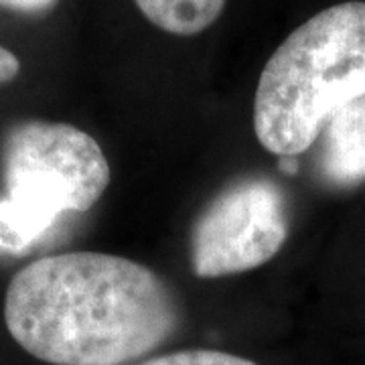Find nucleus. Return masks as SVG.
I'll return each instance as SVG.
<instances>
[{
	"instance_id": "nucleus-1",
	"label": "nucleus",
	"mask_w": 365,
	"mask_h": 365,
	"mask_svg": "<svg viewBox=\"0 0 365 365\" xmlns=\"http://www.w3.org/2000/svg\"><path fill=\"white\" fill-rule=\"evenodd\" d=\"M170 287L138 262L67 252L31 262L4 297L6 329L51 365H124L167 343L181 327Z\"/></svg>"
},
{
	"instance_id": "nucleus-2",
	"label": "nucleus",
	"mask_w": 365,
	"mask_h": 365,
	"mask_svg": "<svg viewBox=\"0 0 365 365\" xmlns=\"http://www.w3.org/2000/svg\"><path fill=\"white\" fill-rule=\"evenodd\" d=\"M365 96V2L329 6L292 31L264 66L254 132L278 157L311 148L339 108Z\"/></svg>"
},
{
	"instance_id": "nucleus-3",
	"label": "nucleus",
	"mask_w": 365,
	"mask_h": 365,
	"mask_svg": "<svg viewBox=\"0 0 365 365\" xmlns=\"http://www.w3.org/2000/svg\"><path fill=\"white\" fill-rule=\"evenodd\" d=\"M6 199L55 223L90 211L110 185V165L88 132L63 122H21L2 144Z\"/></svg>"
},
{
	"instance_id": "nucleus-4",
	"label": "nucleus",
	"mask_w": 365,
	"mask_h": 365,
	"mask_svg": "<svg viewBox=\"0 0 365 365\" xmlns=\"http://www.w3.org/2000/svg\"><path fill=\"white\" fill-rule=\"evenodd\" d=\"M287 237V201L278 185L262 177L235 181L197 220L193 272L199 278L248 272L272 260Z\"/></svg>"
},
{
	"instance_id": "nucleus-5",
	"label": "nucleus",
	"mask_w": 365,
	"mask_h": 365,
	"mask_svg": "<svg viewBox=\"0 0 365 365\" xmlns=\"http://www.w3.org/2000/svg\"><path fill=\"white\" fill-rule=\"evenodd\" d=\"M319 173L331 187L365 181V96L351 100L329 118L317 138Z\"/></svg>"
},
{
	"instance_id": "nucleus-6",
	"label": "nucleus",
	"mask_w": 365,
	"mask_h": 365,
	"mask_svg": "<svg viewBox=\"0 0 365 365\" xmlns=\"http://www.w3.org/2000/svg\"><path fill=\"white\" fill-rule=\"evenodd\" d=\"M140 13L170 35L191 37L213 25L225 0H134Z\"/></svg>"
},
{
	"instance_id": "nucleus-7",
	"label": "nucleus",
	"mask_w": 365,
	"mask_h": 365,
	"mask_svg": "<svg viewBox=\"0 0 365 365\" xmlns=\"http://www.w3.org/2000/svg\"><path fill=\"white\" fill-rule=\"evenodd\" d=\"M134 365H258L246 357H237L232 353L215 349H182L167 355L150 357L146 361Z\"/></svg>"
},
{
	"instance_id": "nucleus-8",
	"label": "nucleus",
	"mask_w": 365,
	"mask_h": 365,
	"mask_svg": "<svg viewBox=\"0 0 365 365\" xmlns=\"http://www.w3.org/2000/svg\"><path fill=\"white\" fill-rule=\"evenodd\" d=\"M55 2L57 0H0V6L16 13H45Z\"/></svg>"
},
{
	"instance_id": "nucleus-9",
	"label": "nucleus",
	"mask_w": 365,
	"mask_h": 365,
	"mask_svg": "<svg viewBox=\"0 0 365 365\" xmlns=\"http://www.w3.org/2000/svg\"><path fill=\"white\" fill-rule=\"evenodd\" d=\"M19 71H21V61L16 59V55L0 45V83L13 81L19 76Z\"/></svg>"
}]
</instances>
